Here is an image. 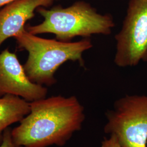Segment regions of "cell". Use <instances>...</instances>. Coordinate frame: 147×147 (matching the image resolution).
<instances>
[{
  "instance_id": "cell-1",
  "label": "cell",
  "mask_w": 147,
  "mask_h": 147,
  "mask_svg": "<svg viewBox=\"0 0 147 147\" xmlns=\"http://www.w3.org/2000/svg\"><path fill=\"white\" fill-rule=\"evenodd\" d=\"M30 111L11 129L14 143L22 147H63L81 129L84 107L76 96L61 95L30 102Z\"/></svg>"
},
{
  "instance_id": "cell-2",
  "label": "cell",
  "mask_w": 147,
  "mask_h": 147,
  "mask_svg": "<svg viewBox=\"0 0 147 147\" xmlns=\"http://www.w3.org/2000/svg\"><path fill=\"white\" fill-rule=\"evenodd\" d=\"M19 47L28 53L24 68L34 83L47 86L56 83L55 74L68 61L78 62L84 66L83 55L93 47L89 38L77 42H62L38 37L26 28L14 37Z\"/></svg>"
},
{
  "instance_id": "cell-3",
  "label": "cell",
  "mask_w": 147,
  "mask_h": 147,
  "mask_svg": "<svg viewBox=\"0 0 147 147\" xmlns=\"http://www.w3.org/2000/svg\"><path fill=\"white\" fill-rule=\"evenodd\" d=\"M38 12L44 18L42 23L26 28L33 34H53L56 39L70 42L76 37L89 38L93 35L109 36L115 26L113 16L101 14L88 2L78 1L64 8L40 7Z\"/></svg>"
},
{
  "instance_id": "cell-4",
  "label": "cell",
  "mask_w": 147,
  "mask_h": 147,
  "mask_svg": "<svg viewBox=\"0 0 147 147\" xmlns=\"http://www.w3.org/2000/svg\"><path fill=\"white\" fill-rule=\"evenodd\" d=\"M104 131L121 147H147V95H125L106 113Z\"/></svg>"
},
{
  "instance_id": "cell-5",
  "label": "cell",
  "mask_w": 147,
  "mask_h": 147,
  "mask_svg": "<svg viewBox=\"0 0 147 147\" xmlns=\"http://www.w3.org/2000/svg\"><path fill=\"white\" fill-rule=\"evenodd\" d=\"M115 40L117 66L131 67L147 62V0H129Z\"/></svg>"
},
{
  "instance_id": "cell-6",
  "label": "cell",
  "mask_w": 147,
  "mask_h": 147,
  "mask_svg": "<svg viewBox=\"0 0 147 147\" xmlns=\"http://www.w3.org/2000/svg\"><path fill=\"white\" fill-rule=\"evenodd\" d=\"M0 93L32 102L46 98L47 89L31 81L16 54L5 49L0 53Z\"/></svg>"
},
{
  "instance_id": "cell-7",
  "label": "cell",
  "mask_w": 147,
  "mask_h": 147,
  "mask_svg": "<svg viewBox=\"0 0 147 147\" xmlns=\"http://www.w3.org/2000/svg\"><path fill=\"white\" fill-rule=\"evenodd\" d=\"M56 0H18L0 10V47L11 37L25 29L27 21L33 18L40 7L52 5Z\"/></svg>"
},
{
  "instance_id": "cell-8",
  "label": "cell",
  "mask_w": 147,
  "mask_h": 147,
  "mask_svg": "<svg viewBox=\"0 0 147 147\" xmlns=\"http://www.w3.org/2000/svg\"><path fill=\"white\" fill-rule=\"evenodd\" d=\"M30 111V102L18 96L7 94L0 98V144L5 129L20 122Z\"/></svg>"
},
{
  "instance_id": "cell-9",
  "label": "cell",
  "mask_w": 147,
  "mask_h": 147,
  "mask_svg": "<svg viewBox=\"0 0 147 147\" xmlns=\"http://www.w3.org/2000/svg\"><path fill=\"white\" fill-rule=\"evenodd\" d=\"M0 147H22L18 146L13 142L11 136V129L8 127L3 132V140Z\"/></svg>"
},
{
  "instance_id": "cell-10",
  "label": "cell",
  "mask_w": 147,
  "mask_h": 147,
  "mask_svg": "<svg viewBox=\"0 0 147 147\" xmlns=\"http://www.w3.org/2000/svg\"><path fill=\"white\" fill-rule=\"evenodd\" d=\"M101 147H121L117 141L116 138L113 136L105 137L101 142Z\"/></svg>"
},
{
  "instance_id": "cell-11",
  "label": "cell",
  "mask_w": 147,
  "mask_h": 147,
  "mask_svg": "<svg viewBox=\"0 0 147 147\" xmlns=\"http://www.w3.org/2000/svg\"><path fill=\"white\" fill-rule=\"evenodd\" d=\"M18 0H0V8Z\"/></svg>"
},
{
  "instance_id": "cell-12",
  "label": "cell",
  "mask_w": 147,
  "mask_h": 147,
  "mask_svg": "<svg viewBox=\"0 0 147 147\" xmlns=\"http://www.w3.org/2000/svg\"><path fill=\"white\" fill-rule=\"evenodd\" d=\"M2 95H1V93H0V98H1V97H2Z\"/></svg>"
}]
</instances>
